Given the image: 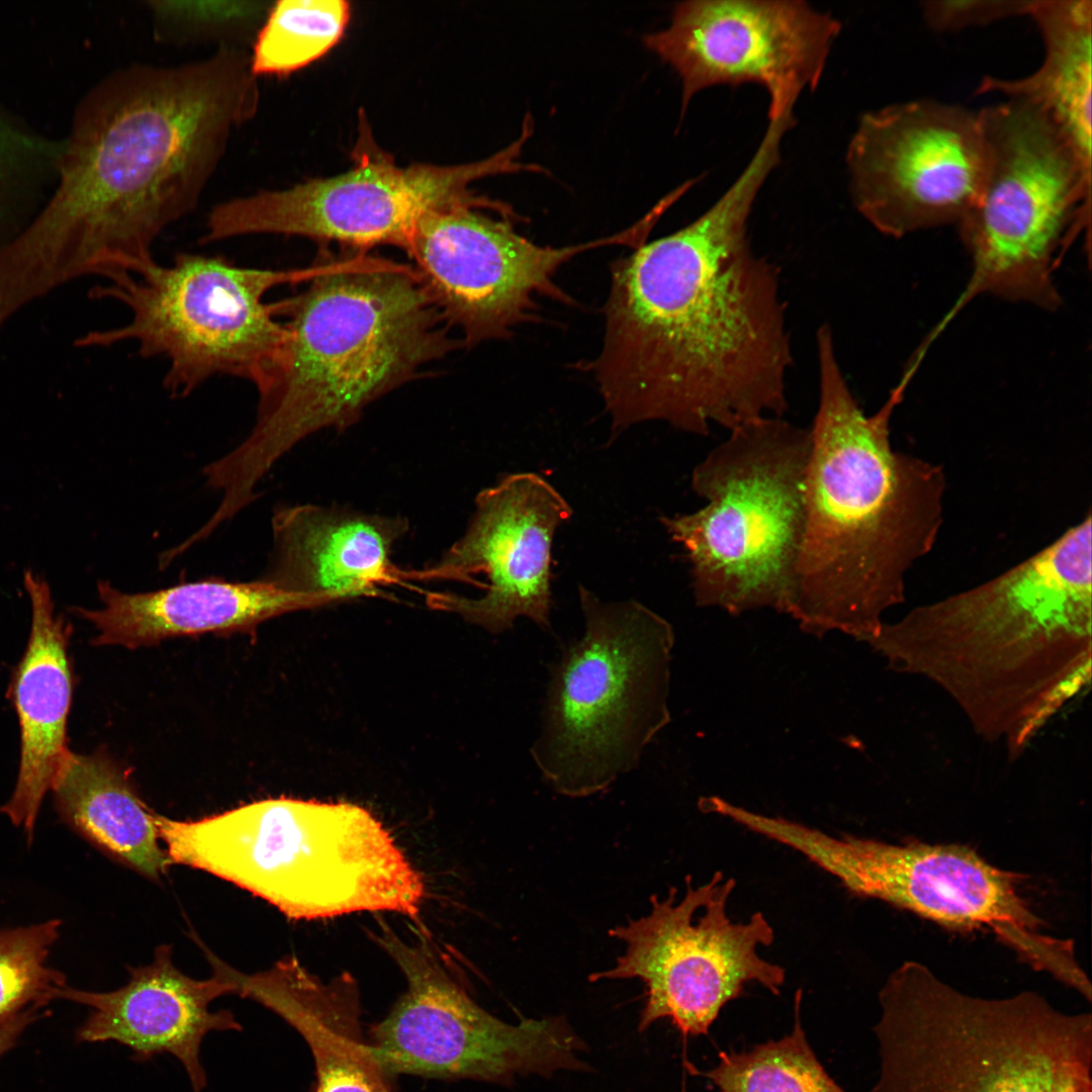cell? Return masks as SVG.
I'll return each instance as SVG.
<instances>
[{
  "label": "cell",
  "instance_id": "obj_1",
  "mask_svg": "<svg viewBox=\"0 0 1092 1092\" xmlns=\"http://www.w3.org/2000/svg\"><path fill=\"white\" fill-rule=\"evenodd\" d=\"M781 160L763 136L729 188L688 225L611 266L592 363L615 432L662 421L707 436L788 410L793 365L780 271L752 249L749 217Z\"/></svg>",
  "mask_w": 1092,
  "mask_h": 1092
},
{
  "label": "cell",
  "instance_id": "obj_2",
  "mask_svg": "<svg viewBox=\"0 0 1092 1092\" xmlns=\"http://www.w3.org/2000/svg\"><path fill=\"white\" fill-rule=\"evenodd\" d=\"M259 101L243 49L108 75L79 106L56 192L0 250L4 282L36 301L78 278L152 266L156 240L196 207Z\"/></svg>",
  "mask_w": 1092,
  "mask_h": 1092
},
{
  "label": "cell",
  "instance_id": "obj_3",
  "mask_svg": "<svg viewBox=\"0 0 1092 1092\" xmlns=\"http://www.w3.org/2000/svg\"><path fill=\"white\" fill-rule=\"evenodd\" d=\"M819 400L805 478V526L789 614L823 637L874 636L905 599L910 570L936 544L946 479L931 461L899 452L890 423L905 385L867 415L838 362L833 333L816 334Z\"/></svg>",
  "mask_w": 1092,
  "mask_h": 1092
},
{
  "label": "cell",
  "instance_id": "obj_4",
  "mask_svg": "<svg viewBox=\"0 0 1092 1092\" xmlns=\"http://www.w3.org/2000/svg\"><path fill=\"white\" fill-rule=\"evenodd\" d=\"M294 297L276 303L286 337L257 387L250 434L203 468L233 519L256 486L298 443L343 431L384 394L452 352L456 342L413 266L359 254L339 259Z\"/></svg>",
  "mask_w": 1092,
  "mask_h": 1092
},
{
  "label": "cell",
  "instance_id": "obj_5",
  "mask_svg": "<svg viewBox=\"0 0 1092 1092\" xmlns=\"http://www.w3.org/2000/svg\"><path fill=\"white\" fill-rule=\"evenodd\" d=\"M1091 513L1037 553L998 576L895 623V636L918 672L943 685L964 709L996 716L1007 646L1012 645L1024 712L1041 705L1019 649L1061 705L1090 668Z\"/></svg>",
  "mask_w": 1092,
  "mask_h": 1092
},
{
  "label": "cell",
  "instance_id": "obj_6",
  "mask_svg": "<svg viewBox=\"0 0 1092 1092\" xmlns=\"http://www.w3.org/2000/svg\"><path fill=\"white\" fill-rule=\"evenodd\" d=\"M171 863L192 867L266 900L292 919L362 911L416 917L422 876L366 808L274 798L193 821L158 815Z\"/></svg>",
  "mask_w": 1092,
  "mask_h": 1092
},
{
  "label": "cell",
  "instance_id": "obj_7",
  "mask_svg": "<svg viewBox=\"0 0 1092 1092\" xmlns=\"http://www.w3.org/2000/svg\"><path fill=\"white\" fill-rule=\"evenodd\" d=\"M880 1075L870 1092H1092V1018L1034 992L964 994L917 962L879 993Z\"/></svg>",
  "mask_w": 1092,
  "mask_h": 1092
},
{
  "label": "cell",
  "instance_id": "obj_8",
  "mask_svg": "<svg viewBox=\"0 0 1092 1092\" xmlns=\"http://www.w3.org/2000/svg\"><path fill=\"white\" fill-rule=\"evenodd\" d=\"M693 470L706 505L660 517L691 563L699 607L789 614L805 526L810 429L763 417L732 431Z\"/></svg>",
  "mask_w": 1092,
  "mask_h": 1092
},
{
  "label": "cell",
  "instance_id": "obj_9",
  "mask_svg": "<svg viewBox=\"0 0 1092 1092\" xmlns=\"http://www.w3.org/2000/svg\"><path fill=\"white\" fill-rule=\"evenodd\" d=\"M580 639L551 666L534 763L557 793L606 791L638 765L670 722L672 626L634 600L603 602L578 586Z\"/></svg>",
  "mask_w": 1092,
  "mask_h": 1092
},
{
  "label": "cell",
  "instance_id": "obj_10",
  "mask_svg": "<svg viewBox=\"0 0 1092 1092\" xmlns=\"http://www.w3.org/2000/svg\"><path fill=\"white\" fill-rule=\"evenodd\" d=\"M978 116L987 168L958 223L972 270L952 312L983 294L1054 310L1060 254L1090 224L1092 164L1028 99L1007 96Z\"/></svg>",
  "mask_w": 1092,
  "mask_h": 1092
},
{
  "label": "cell",
  "instance_id": "obj_11",
  "mask_svg": "<svg viewBox=\"0 0 1092 1092\" xmlns=\"http://www.w3.org/2000/svg\"><path fill=\"white\" fill-rule=\"evenodd\" d=\"M337 261L305 268L244 267L220 256L177 254L171 264L152 266L99 286L96 298L119 301L129 321L88 332L80 347H110L130 341L144 358L168 362L164 388L185 397L205 381L229 375L259 387L273 368L286 337L272 289L311 279Z\"/></svg>",
  "mask_w": 1092,
  "mask_h": 1092
},
{
  "label": "cell",
  "instance_id": "obj_12",
  "mask_svg": "<svg viewBox=\"0 0 1092 1092\" xmlns=\"http://www.w3.org/2000/svg\"><path fill=\"white\" fill-rule=\"evenodd\" d=\"M367 129L362 128L351 169L218 202L207 215L201 242L282 235L358 249L389 245L405 251L418 223L432 211L458 204L496 213L506 210L504 202L473 195L468 188L472 182L498 174L541 172L539 165L519 160L531 136L526 128L507 148L478 162L405 168L379 150Z\"/></svg>",
  "mask_w": 1092,
  "mask_h": 1092
},
{
  "label": "cell",
  "instance_id": "obj_13",
  "mask_svg": "<svg viewBox=\"0 0 1092 1092\" xmlns=\"http://www.w3.org/2000/svg\"><path fill=\"white\" fill-rule=\"evenodd\" d=\"M780 841L833 876L850 894L883 901L953 930H987L1036 971L1063 984L1079 972L1071 939L1043 931L1019 894L1018 876L960 844H894L832 836L790 821Z\"/></svg>",
  "mask_w": 1092,
  "mask_h": 1092
},
{
  "label": "cell",
  "instance_id": "obj_14",
  "mask_svg": "<svg viewBox=\"0 0 1092 1092\" xmlns=\"http://www.w3.org/2000/svg\"><path fill=\"white\" fill-rule=\"evenodd\" d=\"M376 938L407 983L367 1036L391 1077L504 1085L520 1075L589 1069L580 1058L585 1043L564 1017L507 1023L471 998L425 938L408 944L386 928Z\"/></svg>",
  "mask_w": 1092,
  "mask_h": 1092
},
{
  "label": "cell",
  "instance_id": "obj_15",
  "mask_svg": "<svg viewBox=\"0 0 1092 1092\" xmlns=\"http://www.w3.org/2000/svg\"><path fill=\"white\" fill-rule=\"evenodd\" d=\"M735 885L720 871L697 887L687 876L678 901L672 887L665 898L651 897L647 915L610 929L624 951L614 967L592 974L589 981L639 979L645 984L639 1031L669 1019L685 1036L706 1035L746 984L780 994L785 969L758 954L759 946L774 942V927L761 912L745 922L730 919L727 904Z\"/></svg>",
  "mask_w": 1092,
  "mask_h": 1092
},
{
  "label": "cell",
  "instance_id": "obj_16",
  "mask_svg": "<svg viewBox=\"0 0 1092 1092\" xmlns=\"http://www.w3.org/2000/svg\"><path fill=\"white\" fill-rule=\"evenodd\" d=\"M845 162L857 212L899 239L958 225L981 193L987 150L978 112L917 99L863 113Z\"/></svg>",
  "mask_w": 1092,
  "mask_h": 1092
},
{
  "label": "cell",
  "instance_id": "obj_17",
  "mask_svg": "<svg viewBox=\"0 0 1092 1092\" xmlns=\"http://www.w3.org/2000/svg\"><path fill=\"white\" fill-rule=\"evenodd\" d=\"M483 209L458 204L428 213L405 249L446 323L469 347L509 338L518 325L534 321L535 296L572 302L554 277L576 255L633 243L626 230L578 245L541 246L517 233L515 220Z\"/></svg>",
  "mask_w": 1092,
  "mask_h": 1092
},
{
  "label": "cell",
  "instance_id": "obj_18",
  "mask_svg": "<svg viewBox=\"0 0 1092 1092\" xmlns=\"http://www.w3.org/2000/svg\"><path fill=\"white\" fill-rule=\"evenodd\" d=\"M841 22L801 0H693L670 24L644 36L646 48L681 81V115L700 91L761 85L769 104L797 102L817 89Z\"/></svg>",
  "mask_w": 1092,
  "mask_h": 1092
},
{
  "label": "cell",
  "instance_id": "obj_19",
  "mask_svg": "<svg viewBox=\"0 0 1092 1092\" xmlns=\"http://www.w3.org/2000/svg\"><path fill=\"white\" fill-rule=\"evenodd\" d=\"M463 535L432 565L410 570L408 580H452L474 585L481 595L468 598L430 593V608L460 616L498 634L528 618L550 627L551 548L556 529L572 509L542 476L520 472L504 476L475 497Z\"/></svg>",
  "mask_w": 1092,
  "mask_h": 1092
},
{
  "label": "cell",
  "instance_id": "obj_20",
  "mask_svg": "<svg viewBox=\"0 0 1092 1092\" xmlns=\"http://www.w3.org/2000/svg\"><path fill=\"white\" fill-rule=\"evenodd\" d=\"M211 966L212 978L192 979L174 966L171 946L161 945L151 964L130 969L121 988L99 993L65 986L58 998L93 1009L76 1033L78 1041H116L130 1049L135 1061L170 1054L183 1065L193 1091L202 1092L206 1074L199 1055L204 1036L243 1029L232 1012L209 1009L214 999L236 994L235 984Z\"/></svg>",
  "mask_w": 1092,
  "mask_h": 1092
},
{
  "label": "cell",
  "instance_id": "obj_21",
  "mask_svg": "<svg viewBox=\"0 0 1092 1092\" xmlns=\"http://www.w3.org/2000/svg\"><path fill=\"white\" fill-rule=\"evenodd\" d=\"M271 529L272 556L262 579L324 607L407 580V570L391 557L410 529L404 517L298 504L277 509Z\"/></svg>",
  "mask_w": 1092,
  "mask_h": 1092
},
{
  "label": "cell",
  "instance_id": "obj_22",
  "mask_svg": "<svg viewBox=\"0 0 1092 1092\" xmlns=\"http://www.w3.org/2000/svg\"><path fill=\"white\" fill-rule=\"evenodd\" d=\"M23 584L31 603V627L8 687L20 727V762L15 789L0 813L22 827L30 842L43 797L70 753L67 721L75 676L68 653L72 625L55 613L43 578L27 569Z\"/></svg>",
  "mask_w": 1092,
  "mask_h": 1092
},
{
  "label": "cell",
  "instance_id": "obj_23",
  "mask_svg": "<svg viewBox=\"0 0 1092 1092\" xmlns=\"http://www.w3.org/2000/svg\"><path fill=\"white\" fill-rule=\"evenodd\" d=\"M102 608L69 611L94 625L92 644L136 648L166 638L251 631L271 618L324 607L315 598L259 579L208 577L146 593H124L98 580Z\"/></svg>",
  "mask_w": 1092,
  "mask_h": 1092
},
{
  "label": "cell",
  "instance_id": "obj_24",
  "mask_svg": "<svg viewBox=\"0 0 1092 1092\" xmlns=\"http://www.w3.org/2000/svg\"><path fill=\"white\" fill-rule=\"evenodd\" d=\"M242 995L304 1039L314 1064L313 1092H397L363 1033L358 988L348 975L323 983L288 959L247 975Z\"/></svg>",
  "mask_w": 1092,
  "mask_h": 1092
},
{
  "label": "cell",
  "instance_id": "obj_25",
  "mask_svg": "<svg viewBox=\"0 0 1092 1092\" xmlns=\"http://www.w3.org/2000/svg\"><path fill=\"white\" fill-rule=\"evenodd\" d=\"M52 790L63 822L100 850L152 879L172 864L159 844L156 814L105 751H70Z\"/></svg>",
  "mask_w": 1092,
  "mask_h": 1092
},
{
  "label": "cell",
  "instance_id": "obj_26",
  "mask_svg": "<svg viewBox=\"0 0 1092 1092\" xmlns=\"http://www.w3.org/2000/svg\"><path fill=\"white\" fill-rule=\"evenodd\" d=\"M1043 42L1035 72L1007 80L985 77L978 94L1022 97L1041 107L1092 164V2L1035 0L1029 15Z\"/></svg>",
  "mask_w": 1092,
  "mask_h": 1092
},
{
  "label": "cell",
  "instance_id": "obj_27",
  "mask_svg": "<svg viewBox=\"0 0 1092 1092\" xmlns=\"http://www.w3.org/2000/svg\"><path fill=\"white\" fill-rule=\"evenodd\" d=\"M350 11L345 0L272 2L251 44L252 73L284 77L317 61L342 38Z\"/></svg>",
  "mask_w": 1092,
  "mask_h": 1092
},
{
  "label": "cell",
  "instance_id": "obj_28",
  "mask_svg": "<svg viewBox=\"0 0 1092 1092\" xmlns=\"http://www.w3.org/2000/svg\"><path fill=\"white\" fill-rule=\"evenodd\" d=\"M802 990L795 996L792 1031L740 1053L722 1052L703 1073L718 1092H845L811 1049L800 1019Z\"/></svg>",
  "mask_w": 1092,
  "mask_h": 1092
},
{
  "label": "cell",
  "instance_id": "obj_29",
  "mask_svg": "<svg viewBox=\"0 0 1092 1092\" xmlns=\"http://www.w3.org/2000/svg\"><path fill=\"white\" fill-rule=\"evenodd\" d=\"M272 2L151 0L145 5L156 40L174 46L251 47Z\"/></svg>",
  "mask_w": 1092,
  "mask_h": 1092
},
{
  "label": "cell",
  "instance_id": "obj_30",
  "mask_svg": "<svg viewBox=\"0 0 1092 1092\" xmlns=\"http://www.w3.org/2000/svg\"><path fill=\"white\" fill-rule=\"evenodd\" d=\"M61 921L0 930V1027L23 1011L58 998L65 976L47 966Z\"/></svg>",
  "mask_w": 1092,
  "mask_h": 1092
},
{
  "label": "cell",
  "instance_id": "obj_31",
  "mask_svg": "<svg viewBox=\"0 0 1092 1092\" xmlns=\"http://www.w3.org/2000/svg\"><path fill=\"white\" fill-rule=\"evenodd\" d=\"M1029 0H936L921 2L923 19L936 32L959 31L1004 18L1029 15Z\"/></svg>",
  "mask_w": 1092,
  "mask_h": 1092
},
{
  "label": "cell",
  "instance_id": "obj_32",
  "mask_svg": "<svg viewBox=\"0 0 1092 1092\" xmlns=\"http://www.w3.org/2000/svg\"><path fill=\"white\" fill-rule=\"evenodd\" d=\"M36 1011L34 1008L27 1009L0 1027V1057L15 1044L23 1029L38 1017Z\"/></svg>",
  "mask_w": 1092,
  "mask_h": 1092
},
{
  "label": "cell",
  "instance_id": "obj_33",
  "mask_svg": "<svg viewBox=\"0 0 1092 1092\" xmlns=\"http://www.w3.org/2000/svg\"><path fill=\"white\" fill-rule=\"evenodd\" d=\"M524 125H525V126H528V127H530V128L532 129V132H533V129H534V122H533V120H532V118H531V117H528V116H527V117H525V119H524V121H523V126H524ZM544 172H545V170L543 169V173H544ZM508 205H509V204H508ZM514 213H515V212H514V209H513V208H512V207H511V206L509 205V209H508V211H507L506 213H504V214H498V215H500V216H506V217H509V216H512V215H514Z\"/></svg>",
  "mask_w": 1092,
  "mask_h": 1092
},
{
  "label": "cell",
  "instance_id": "obj_34",
  "mask_svg": "<svg viewBox=\"0 0 1092 1092\" xmlns=\"http://www.w3.org/2000/svg\"><path fill=\"white\" fill-rule=\"evenodd\" d=\"M681 1092H686V1091H685V1088H682V1089H681Z\"/></svg>",
  "mask_w": 1092,
  "mask_h": 1092
}]
</instances>
